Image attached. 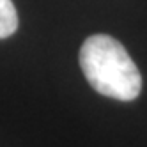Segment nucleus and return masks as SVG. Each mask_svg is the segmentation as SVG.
Returning <instances> with one entry per match:
<instances>
[{"label": "nucleus", "mask_w": 147, "mask_h": 147, "mask_svg": "<svg viewBox=\"0 0 147 147\" xmlns=\"http://www.w3.org/2000/svg\"><path fill=\"white\" fill-rule=\"evenodd\" d=\"M80 67L90 87L107 98L131 101L138 98L142 76L117 39L107 34L87 37L80 50Z\"/></svg>", "instance_id": "obj_1"}, {"label": "nucleus", "mask_w": 147, "mask_h": 147, "mask_svg": "<svg viewBox=\"0 0 147 147\" xmlns=\"http://www.w3.org/2000/svg\"><path fill=\"white\" fill-rule=\"evenodd\" d=\"M18 28V13L11 0H0V39L9 37Z\"/></svg>", "instance_id": "obj_2"}]
</instances>
